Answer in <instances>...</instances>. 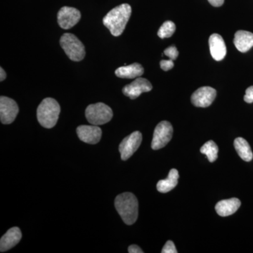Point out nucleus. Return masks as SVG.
Here are the masks:
<instances>
[{
    "instance_id": "13",
    "label": "nucleus",
    "mask_w": 253,
    "mask_h": 253,
    "mask_svg": "<svg viewBox=\"0 0 253 253\" xmlns=\"http://www.w3.org/2000/svg\"><path fill=\"white\" fill-rule=\"evenodd\" d=\"M210 50L213 59L221 61L226 54V46L222 37L219 34H212L209 38Z\"/></svg>"
},
{
    "instance_id": "6",
    "label": "nucleus",
    "mask_w": 253,
    "mask_h": 253,
    "mask_svg": "<svg viewBox=\"0 0 253 253\" xmlns=\"http://www.w3.org/2000/svg\"><path fill=\"white\" fill-rule=\"evenodd\" d=\"M173 127L168 121H162L156 126L153 136L151 148L158 150L165 147L172 139Z\"/></svg>"
},
{
    "instance_id": "20",
    "label": "nucleus",
    "mask_w": 253,
    "mask_h": 253,
    "mask_svg": "<svg viewBox=\"0 0 253 253\" xmlns=\"http://www.w3.org/2000/svg\"><path fill=\"white\" fill-rule=\"evenodd\" d=\"M218 151L217 145L212 140L208 141L201 148V152L207 156L211 163L214 162L217 159Z\"/></svg>"
},
{
    "instance_id": "4",
    "label": "nucleus",
    "mask_w": 253,
    "mask_h": 253,
    "mask_svg": "<svg viewBox=\"0 0 253 253\" xmlns=\"http://www.w3.org/2000/svg\"><path fill=\"white\" fill-rule=\"evenodd\" d=\"M60 44L70 59L73 61H81L85 56L84 44L71 33H65L61 36Z\"/></svg>"
},
{
    "instance_id": "5",
    "label": "nucleus",
    "mask_w": 253,
    "mask_h": 253,
    "mask_svg": "<svg viewBox=\"0 0 253 253\" xmlns=\"http://www.w3.org/2000/svg\"><path fill=\"white\" fill-rule=\"evenodd\" d=\"M85 116L88 122L94 126H101L112 119V109L104 103L91 104L86 109Z\"/></svg>"
},
{
    "instance_id": "14",
    "label": "nucleus",
    "mask_w": 253,
    "mask_h": 253,
    "mask_svg": "<svg viewBox=\"0 0 253 253\" xmlns=\"http://www.w3.org/2000/svg\"><path fill=\"white\" fill-rule=\"evenodd\" d=\"M22 234L19 228H11L0 240V251L5 252L12 249L20 242Z\"/></svg>"
},
{
    "instance_id": "8",
    "label": "nucleus",
    "mask_w": 253,
    "mask_h": 253,
    "mask_svg": "<svg viewBox=\"0 0 253 253\" xmlns=\"http://www.w3.org/2000/svg\"><path fill=\"white\" fill-rule=\"evenodd\" d=\"M19 109L14 100L6 96L0 98V120L4 125L11 124L17 116Z\"/></svg>"
},
{
    "instance_id": "22",
    "label": "nucleus",
    "mask_w": 253,
    "mask_h": 253,
    "mask_svg": "<svg viewBox=\"0 0 253 253\" xmlns=\"http://www.w3.org/2000/svg\"><path fill=\"white\" fill-rule=\"evenodd\" d=\"M164 54L167 56L169 59L174 61L179 56V51H178L175 46H170L165 50Z\"/></svg>"
},
{
    "instance_id": "24",
    "label": "nucleus",
    "mask_w": 253,
    "mask_h": 253,
    "mask_svg": "<svg viewBox=\"0 0 253 253\" xmlns=\"http://www.w3.org/2000/svg\"><path fill=\"white\" fill-rule=\"evenodd\" d=\"M161 64V67L162 68L163 71H168L169 70L172 69L174 67V62L172 60H162L160 63Z\"/></svg>"
},
{
    "instance_id": "3",
    "label": "nucleus",
    "mask_w": 253,
    "mask_h": 253,
    "mask_svg": "<svg viewBox=\"0 0 253 253\" xmlns=\"http://www.w3.org/2000/svg\"><path fill=\"white\" fill-rule=\"evenodd\" d=\"M61 107L52 98H46L42 101L37 111L38 122L44 127H54L59 120Z\"/></svg>"
},
{
    "instance_id": "23",
    "label": "nucleus",
    "mask_w": 253,
    "mask_h": 253,
    "mask_svg": "<svg viewBox=\"0 0 253 253\" xmlns=\"http://www.w3.org/2000/svg\"><path fill=\"white\" fill-rule=\"evenodd\" d=\"M162 253H177L175 246L172 241H168L161 251Z\"/></svg>"
},
{
    "instance_id": "2",
    "label": "nucleus",
    "mask_w": 253,
    "mask_h": 253,
    "mask_svg": "<svg viewBox=\"0 0 253 253\" xmlns=\"http://www.w3.org/2000/svg\"><path fill=\"white\" fill-rule=\"evenodd\" d=\"M115 207L126 224L131 225L135 223L139 214V204L134 194L126 192L118 195L115 200Z\"/></svg>"
},
{
    "instance_id": "16",
    "label": "nucleus",
    "mask_w": 253,
    "mask_h": 253,
    "mask_svg": "<svg viewBox=\"0 0 253 253\" xmlns=\"http://www.w3.org/2000/svg\"><path fill=\"white\" fill-rule=\"evenodd\" d=\"M236 49L241 52L249 51L253 46V33L246 31L236 32L234 40Z\"/></svg>"
},
{
    "instance_id": "9",
    "label": "nucleus",
    "mask_w": 253,
    "mask_h": 253,
    "mask_svg": "<svg viewBox=\"0 0 253 253\" xmlns=\"http://www.w3.org/2000/svg\"><path fill=\"white\" fill-rule=\"evenodd\" d=\"M58 23L60 27L68 30L76 26L81 18L79 10L76 8L63 6L58 13Z\"/></svg>"
},
{
    "instance_id": "11",
    "label": "nucleus",
    "mask_w": 253,
    "mask_h": 253,
    "mask_svg": "<svg viewBox=\"0 0 253 253\" xmlns=\"http://www.w3.org/2000/svg\"><path fill=\"white\" fill-rule=\"evenodd\" d=\"M152 88V84L147 79L138 78L130 84L125 86L123 89V92L131 99H135L142 93L149 92Z\"/></svg>"
},
{
    "instance_id": "10",
    "label": "nucleus",
    "mask_w": 253,
    "mask_h": 253,
    "mask_svg": "<svg viewBox=\"0 0 253 253\" xmlns=\"http://www.w3.org/2000/svg\"><path fill=\"white\" fill-rule=\"evenodd\" d=\"M217 96V91L211 86H202L191 96V102L196 107L206 108L212 104Z\"/></svg>"
},
{
    "instance_id": "28",
    "label": "nucleus",
    "mask_w": 253,
    "mask_h": 253,
    "mask_svg": "<svg viewBox=\"0 0 253 253\" xmlns=\"http://www.w3.org/2000/svg\"><path fill=\"white\" fill-rule=\"evenodd\" d=\"M1 71V75H0V81H4L6 78V73L5 72L4 70L2 68H0Z\"/></svg>"
},
{
    "instance_id": "1",
    "label": "nucleus",
    "mask_w": 253,
    "mask_h": 253,
    "mask_svg": "<svg viewBox=\"0 0 253 253\" xmlns=\"http://www.w3.org/2000/svg\"><path fill=\"white\" fill-rule=\"evenodd\" d=\"M131 14L130 5L123 4L111 10L104 18L103 23L113 36H121L126 27Z\"/></svg>"
},
{
    "instance_id": "19",
    "label": "nucleus",
    "mask_w": 253,
    "mask_h": 253,
    "mask_svg": "<svg viewBox=\"0 0 253 253\" xmlns=\"http://www.w3.org/2000/svg\"><path fill=\"white\" fill-rule=\"evenodd\" d=\"M234 147L240 157L246 162L252 161L253 154L251 146L246 139L242 137L236 138L234 140Z\"/></svg>"
},
{
    "instance_id": "21",
    "label": "nucleus",
    "mask_w": 253,
    "mask_h": 253,
    "mask_svg": "<svg viewBox=\"0 0 253 253\" xmlns=\"http://www.w3.org/2000/svg\"><path fill=\"white\" fill-rule=\"evenodd\" d=\"M175 30V24L172 21H167L163 23L162 26L158 30V36L161 39L170 38L174 34Z\"/></svg>"
},
{
    "instance_id": "17",
    "label": "nucleus",
    "mask_w": 253,
    "mask_h": 253,
    "mask_svg": "<svg viewBox=\"0 0 253 253\" xmlns=\"http://www.w3.org/2000/svg\"><path fill=\"white\" fill-rule=\"evenodd\" d=\"M144 68L138 63L118 68L115 72L117 77L127 78V79L140 77L144 74Z\"/></svg>"
},
{
    "instance_id": "25",
    "label": "nucleus",
    "mask_w": 253,
    "mask_h": 253,
    "mask_svg": "<svg viewBox=\"0 0 253 253\" xmlns=\"http://www.w3.org/2000/svg\"><path fill=\"white\" fill-rule=\"evenodd\" d=\"M244 101L248 104L253 103V86H251L246 89V94L244 96Z\"/></svg>"
},
{
    "instance_id": "7",
    "label": "nucleus",
    "mask_w": 253,
    "mask_h": 253,
    "mask_svg": "<svg viewBox=\"0 0 253 253\" xmlns=\"http://www.w3.org/2000/svg\"><path fill=\"white\" fill-rule=\"evenodd\" d=\"M142 141V134L140 131H136L126 136L119 146L121 159L126 161L135 153Z\"/></svg>"
},
{
    "instance_id": "12",
    "label": "nucleus",
    "mask_w": 253,
    "mask_h": 253,
    "mask_svg": "<svg viewBox=\"0 0 253 253\" xmlns=\"http://www.w3.org/2000/svg\"><path fill=\"white\" fill-rule=\"evenodd\" d=\"M78 137L83 142L96 144L101 139L102 131L97 126H81L77 128Z\"/></svg>"
},
{
    "instance_id": "15",
    "label": "nucleus",
    "mask_w": 253,
    "mask_h": 253,
    "mask_svg": "<svg viewBox=\"0 0 253 253\" xmlns=\"http://www.w3.org/2000/svg\"><path fill=\"white\" fill-rule=\"evenodd\" d=\"M241 205V201L236 198L223 200L216 204V212L221 217H227L234 214L239 210Z\"/></svg>"
},
{
    "instance_id": "27",
    "label": "nucleus",
    "mask_w": 253,
    "mask_h": 253,
    "mask_svg": "<svg viewBox=\"0 0 253 253\" xmlns=\"http://www.w3.org/2000/svg\"><path fill=\"white\" fill-rule=\"evenodd\" d=\"M210 4L212 5L213 6L215 7H219L221 5H223L224 2V0H208Z\"/></svg>"
},
{
    "instance_id": "18",
    "label": "nucleus",
    "mask_w": 253,
    "mask_h": 253,
    "mask_svg": "<svg viewBox=\"0 0 253 253\" xmlns=\"http://www.w3.org/2000/svg\"><path fill=\"white\" fill-rule=\"evenodd\" d=\"M179 172L176 169H172L169 171L167 179H162L158 181L157 189L159 192L166 194L174 189L178 184Z\"/></svg>"
},
{
    "instance_id": "26",
    "label": "nucleus",
    "mask_w": 253,
    "mask_h": 253,
    "mask_svg": "<svg viewBox=\"0 0 253 253\" xmlns=\"http://www.w3.org/2000/svg\"><path fill=\"white\" fill-rule=\"evenodd\" d=\"M128 252L129 253H143L144 251H143L139 246H136V245H131V246L128 248Z\"/></svg>"
}]
</instances>
